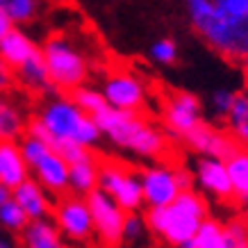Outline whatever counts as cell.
Returning <instances> with one entry per match:
<instances>
[{
	"label": "cell",
	"instance_id": "cell-1",
	"mask_svg": "<svg viewBox=\"0 0 248 248\" xmlns=\"http://www.w3.org/2000/svg\"><path fill=\"white\" fill-rule=\"evenodd\" d=\"M93 121H96L100 135L107 137L109 143H114L121 151L135 153L137 157H146V159L162 157L166 148H169L162 130L151 125L137 112L114 109V107L107 105L98 114H93Z\"/></svg>",
	"mask_w": 248,
	"mask_h": 248
},
{
	"label": "cell",
	"instance_id": "cell-2",
	"mask_svg": "<svg viewBox=\"0 0 248 248\" xmlns=\"http://www.w3.org/2000/svg\"><path fill=\"white\" fill-rule=\"evenodd\" d=\"M191 23L196 32L230 62H241L248 53V14L226 16L221 14L212 0H187Z\"/></svg>",
	"mask_w": 248,
	"mask_h": 248
},
{
	"label": "cell",
	"instance_id": "cell-3",
	"mask_svg": "<svg viewBox=\"0 0 248 248\" xmlns=\"http://www.w3.org/2000/svg\"><path fill=\"white\" fill-rule=\"evenodd\" d=\"M207 218V201L196 189L180 191L173 203L164 207H148L146 223L153 234L171 244L173 248L180 246L182 241L194 239L198 226Z\"/></svg>",
	"mask_w": 248,
	"mask_h": 248
},
{
	"label": "cell",
	"instance_id": "cell-4",
	"mask_svg": "<svg viewBox=\"0 0 248 248\" xmlns=\"http://www.w3.org/2000/svg\"><path fill=\"white\" fill-rule=\"evenodd\" d=\"M37 119L50 135V146L57 141H73L84 148H93L103 137L93 116L84 114L71 98H50L39 109Z\"/></svg>",
	"mask_w": 248,
	"mask_h": 248
},
{
	"label": "cell",
	"instance_id": "cell-5",
	"mask_svg": "<svg viewBox=\"0 0 248 248\" xmlns=\"http://www.w3.org/2000/svg\"><path fill=\"white\" fill-rule=\"evenodd\" d=\"M44 55L46 68H48V76L53 87L62 91H73L78 87H82L89 73L87 60L84 55L78 50L73 44H68L66 39L53 37L46 41V46L41 48Z\"/></svg>",
	"mask_w": 248,
	"mask_h": 248
},
{
	"label": "cell",
	"instance_id": "cell-6",
	"mask_svg": "<svg viewBox=\"0 0 248 248\" xmlns=\"http://www.w3.org/2000/svg\"><path fill=\"white\" fill-rule=\"evenodd\" d=\"M50 217H53L50 221L55 223L57 232L64 237V241L82 244L93 237V221H91V212L84 196L64 194L53 205Z\"/></svg>",
	"mask_w": 248,
	"mask_h": 248
},
{
	"label": "cell",
	"instance_id": "cell-7",
	"mask_svg": "<svg viewBox=\"0 0 248 248\" xmlns=\"http://www.w3.org/2000/svg\"><path fill=\"white\" fill-rule=\"evenodd\" d=\"M98 189H103L123 212H139L143 207V194L139 173L125 166L105 162L98 173Z\"/></svg>",
	"mask_w": 248,
	"mask_h": 248
},
{
	"label": "cell",
	"instance_id": "cell-8",
	"mask_svg": "<svg viewBox=\"0 0 248 248\" xmlns=\"http://www.w3.org/2000/svg\"><path fill=\"white\" fill-rule=\"evenodd\" d=\"M87 205L91 212V221H93V234L103 241L105 246H119L121 244V230H123V221L125 214L119 205L112 201V196H107L103 189H93L91 194L84 196Z\"/></svg>",
	"mask_w": 248,
	"mask_h": 248
},
{
	"label": "cell",
	"instance_id": "cell-9",
	"mask_svg": "<svg viewBox=\"0 0 248 248\" xmlns=\"http://www.w3.org/2000/svg\"><path fill=\"white\" fill-rule=\"evenodd\" d=\"M139 182H141L143 205L148 207H164L180 194L175 169L169 164H148L139 173Z\"/></svg>",
	"mask_w": 248,
	"mask_h": 248
},
{
	"label": "cell",
	"instance_id": "cell-10",
	"mask_svg": "<svg viewBox=\"0 0 248 248\" xmlns=\"http://www.w3.org/2000/svg\"><path fill=\"white\" fill-rule=\"evenodd\" d=\"M201 114H203L201 100L189 91H173L164 103L166 130L180 139H185V135L201 123Z\"/></svg>",
	"mask_w": 248,
	"mask_h": 248
},
{
	"label": "cell",
	"instance_id": "cell-11",
	"mask_svg": "<svg viewBox=\"0 0 248 248\" xmlns=\"http://www.w3.org/2000/svg\"><path fill=\"white\" fill-rule=\"evenodd\" d=\"M103 96H105L107 105L114 109L139 112L146 103V87L137 76H132L128 71H119L105 80Z\"/></svg>",
	"mask_w": 248,
	"mask_h": 248
},
{
	"label": "cell",
	"instance_id": "cell-12",
	"mask_svg": "<svg viewBox=\"0 0 248 248\" xmlns=\"http://www.w3.org/2000/svg\"><path fill=\"white\" fill-rule=\"evenodd\" d=\"M185 141L201 157H217V159H228L237 151V146H239V143L234 141L232 135L212 128V125L203 123V121L191 132L185 135Z\"/></svg>",
	"mask_w": 248,
	"mask_h": 248
},
{
	"label": "cell",
	"instance_id": "cell-13",
	"mask_svg": "<svg viewBox=\"0 0 248 248\" xmlns=\"http://www.w3.org/2000/svg\"><path fill=\"white\" fill-rule=\"evenodd\" d=\"M194 185L201 187V191L210 194L217 201L232 198V185L226 169V159L217 157H201L194 166Z\"/></svg>",
	"mask_w": 248,
	"mask_h": 248
},
{
	"label": "cell",
	"instance_id": "cell-14",
	"mask_svg": "<svg viewBox=\"0 0 248 248\" xmlns=\"http://www.w3.org/2000/svg\"><path fill=\"white\" fill-rule=\"evenodd\" d=\"M30 175L50 196H64L68 191V162L55 148L30 166Z\"/></svg>",
	"mask_w": 248,
	"mask_h": 248
},
{
	"label": "cell",
	"instance_id": "cell-15",
	"mask_svg": "<svg viewBox=\"0 0 248 248\" xmlns=\"http://www.w3.org/2000/svg\"><path fill=\"white\" fill-rule=\"evenodd\" d=\"M12 198L21 205V210L25 212V217L30 221H39V218H48L53 212V201L50 194L39 185L34 178H25L21 185H16L12 189Z\"/></svg>",
	"mask_w": 248,
	"mask_h": 248
},
{
	"label": "cell",
	"instance_id": "cell-16",
	"mask_svg": "<svg viewBox=\"0 0 248 248\" xmlns=\"http://www.w3.org/2000/svg\"><path fill=\"white\" fill-rule=\"evenodd\" d=\"M25 178H30V166L23 157L18 141L0 139V182L7 189H14Z\"/></svg>",
	"mask_w": 248,
	"mask_h": 248
},
{
	"label": "cell",
	"instance_id": "cell-17",
	"mask_svg": "<svg viewBox=\"0 0 248 248\" xmlns=\"http://www.w3.org/2000/svg\"><path fill=\"white\" fill-rule=\"evenodd\" d=\"M39 48L30 41L28 34H23L18 30H9L5 37L0 39V60L5 62L12 71L25 64L32 55H37Z\"/></svg>",
	"mask_w": 248,
	"mask_h": 248
},
{
	"label": "cell",
	"instance_id": "cell-18",
	"mask_svg": "<svg viewBox=\"0 0 248 248\" xmlns=\"http://www.w3.org/2000/svg\"><path fill=\"white\" fill-rule=\"evenodd\" d=\"M23 248H66L64 237L57 232V228L50 218L30 221L21 232Z\"/></svg>",
	"mask_w": 248,
	"mask_h": 248
},
{
	"label": "cell",
	"instance_id": "cell-19",
	"mask_svg": "<svg viewBox=\"0 0 248 248\" xmlns=\"http://www.w3.org/2000/svg\"><path fill=\"white\" fill-rule=\"evenodd\" d=\"M98 173H100V164L93 155H87L84 159L68 164V191L78 196L91 194L93 189H98Z\"/></svg>",
	"mask_w": 248,
	"mask_h": 248
},
{
	"label": "cell",
	"instance_id": "cell-20",
	"mask_svg": "<svg viewBox=\"0 0 248 248\" xmlns=\"http://www.w3.org/2000/svg\"><path fill=\"white\" fill-rule=\"evenodd\" d=\"M16 78H18V82L25 89L37 91V93H46V91L53 89V82H50V76H48V68H46L41 50L16 68Z\"/></svg>",
	"mask_w": 248,
	"mask_h": 248
},
{
	"label": "cell",
	"instance_id": "cell-21",
	"mask_svg": "<svg viewBox=\"0 0 248 248\" xmlns=\"http://www.w3.org/2000/svg\"><path fill=\"white\" fill-rule=\"evenodd\" d=\"M226 169L232 185V198L246 203L248 201V148L237 146V151L226 159Z\"/></svg>",
	"mask_w": 248,
	"mask_h": 248
},
{
	"label": "cell",
	"instance_id": "cell-22",
	"mask_svg": "<svg viewBox=\"0 0 248 248\" xmlns=\"http://www.w3.org/2000/svg\"><path fill=\"white\" fill-rule=\"evenodd\" d=\"M25 125H28V121L23 116L21 107L14 100L0 96V139L18 141L25 135Z\"/></svg>",
	"mask_w": 248,
	"mask_h": 248
},
{
	"label": "cell",
	"instance_id": "cell-23",
	"mask_svg": "<svg viewBox=\"0 0 248 248\" xmlns=\"http://www.w3.org/2000/svg\"><path fill=\"white\" fill-rule=\"evenodd\" d=\"M226 121L234 141L248 148V93H234L232 107H230Z\"/></svg>",
	"mask_w": 248,
	"mask_h": 248
},
{
	"label": "cell",
	"instance_id": "cell-24",
	"mask_svg": "<svg viewBox=\"0 0 248 248\" xmlns=\"http://www.w3.org/2000/svg\"><path fill=\"white\" fill-rule=\"evenodd\" d=\"M196 248H232L230 239L226 234V226L217 218H203V223L198 226L194 234Z\"/></svg>",
	"mask_w": 248,
	"mask_h": 248
},
{
	"label": "cell",
	"instance_id": "cell-25",
	"mask_svg": "<svg viewBox=\"0 0 248 248\" xmlns=\"http://www.w3.org/2000/svg\"><path fill=\"white\" fill-rule=\"evenodd\" d=\"M148 232L146 217L139 212H128L121 230V244H125V248H141L148 241Z\"/></svg>",
	"mask_w": 248,
	"mask_h": 248
},
{
	"label": "cell",
	"instance_id": "cell-26",
	"mask_svg": "<svg viewBox=\"0 0 248 248\" xmlns=\"http://www.w3.org/2000/svg\"><path fill=\"white\" fill-rule=\"evenodd\" d=\"M28 223H30V218L25 217V212L21 210V205L9 196L7 201L0 205V228H2L5 232H12V234L18 232L21 234Z\"/></svg>",
	"mask_w": 248,
	"mask_h": 248
},
{
	"label": "cell",
	"instance_id": "cell-27",
	"mask_svg": "<svg viewBox=\"0 0 248 248\" xmlns=\"http://www.w3.org/2000/svg\"><path fill=\"white\" fill-rule=\"evenodd\" d=\"M71 100H73L84 114H89V116H93V114H98L103 107H107V100H105V96H103V91H96V89H91V87H84V84L71 91Z\"/></svg>",
	"mask_w": 248,
	"mask_h": 248
},
{
	"label": "cell",
	"instance_id": "cell-28",
	"mask_svg": "<svg viewBox=\"0 0 248 248\" xmlns=\"http://www.w3.org/2000/svg\"><path fill=\"white\" fill-rule=\"evenodd\" d=\"M0 12L9 21H28L34 14V0H0Z\"/></svg>",
	"mask_w": 248,
	"mask_h": 248
},
{
	"label": "cell",
	"instance_id": "cell-29",
	"mask_svg": "<svg viewBox=\"0 0 248 248\" xmlns=\"http://www.w3.org/2000/svg\"><path fill=\"white\" fill-rule=\"evenodd\" d=\"M151 57L159 64H173L175 57H178V48L171 39H159L157 44H153L151 48Z\"/></svg>",
	"mask_w": 248,
	"mask_h": 248
},
{
	"label": "cell",
	"instance_id": "cell-30",
	"mask_svg": "<svg viewBox=\"0 0 248 248\" xmlns=\"http://www.w3.org/2000/svg\"><path fill=\"white\" fill-rule=\"evenodd\" d=\"M53 148L60 153L62 157L66 159L68 164H73V162H78V159H84L87 155H91L89 148H84V146H80V143H73V141H57Z\"/></svg>",
	"mask_w": 248,
	"mask_h": 248
},
{
	"label": "cell",
	"instance_id": "cell-31",
	"mask_svg": "<svg viewBox=\"0 0 248 248\" xmlns=\"http://www.w3.org/2000/svg\"><path fill=\"white\" fill-rule=\"evenodd\" d=\"M223 226H226V234H228V239H230V244H232V248L248 241V226L244 218H230Z\"/></svg>",
	"mask_w": 248,
	"mask_h": 248
},
{
	"label": "cell",
	"instance_id": "cell-32",
	"mask_svg": "<svg viewBox=\"0 0 248 248\" xmlns=\"http://www.w3.org/2000/svg\"><path fill=\"white\" fill-rule=\"evenodd\" d=\"M232 100H234V91H230V89L217 91V93L212 96V109H214V114L226 119L228 112H230V107H232Z\"/></svg>",
	"mask_w": 248,
	"mask_h": 248
},
{
	"label": "cell",
	"instance_id": "cell-33",
	"mask_svg": "<svg viewBox=\"0 0 248 248\" xmlns=\"http://www.w3.org/2000/svg\"><path fill=\"white\" fill-rule=\"evenodd\" d=\"M175 180H178L180 191L194 189V173L189 171V169H175Z\"/></svg>",
	"mask_w": 248,
	"mask_h": 248
},
{
	"label": "cell",
	"instance_id": "cell-34",
	"mask_svg": "<svg viewBox=\"0 0 248 248\" xmlns=\"http://www.w3.org/2000/svg\"><path fill=\"white\" fill-rule=\"evenodd\" d=\"M12 84V68L0 60V91H5Z\"/></svg>",
	"mask_w": 248,
	"mask_h": 248
},
{
	"label": "cell",
	"instance_id": "cell-35",
	"mask_svg": "<svg viewBox=\"0 0 248 248\" xmlns=\"http://www.w3.org/2000/svg\"><path fill=\"white\" fill-rule=\"evenodd\" d=\"M9 30H12V21H9L7 16H5L2 12H0V39L5 37V34H7Z\"/></svg>",
	"mask_w": 248,
	"mask_h": 248
},
{
	"label": "cell",
	"instance_id": "cell-36",
	"mask_svg": "<svg viewBox=\"0 0 248 248\" xmlns=\"http://www.w3.org/2000/svg\"><path fill=\"white\" fill-rule=\"evenodd\" d=\"M9 196H12V189H7L5 185H2V182H0V205L5 203V201L9 198Z\"/></svg>",
	"mask_w": 248,
	"mask_h": 248
},
{
	"label": "cell",
	"instance_id": "cell-37",
	"mask_svg": "<svg viewBox=\"0 0 248 248\" xmlns=\"http://www.w3.org/2000/svg\"><path fill=\"white\" fill-rule=\"evenodd\" d=\"M175 248H196V244H194V239H187V241H182L180 246H175Z\"/></svg>",
	"mask_w": 248,
	"mask_h": 248
},
{
	"label": "cell",
	"instance_id": "cell-38",
	"mask_svg": "<svg viewBox=\"0 0 248 248\" xmlns=\"http://www.w3.org/2000/svg\"><path fill=\"white\" fill-rule=\"evenodd\" d=\"M241 66H244V73H246V78H248V53H246V57L241 60Z\"/></svg>",
	"mask_w": 248,
	"mask_h": 248
},
{
	"label": "cell",
	"instance_id": "cell-39",
	"mask_svg": "<svg viewBox=\"0 0 248 248\" xmlns=\"http://www.w3.org/2000/svg\"><path fill=\"white\" fill-rule=\"evenodd\" d=\"M241 218L246 221V226H248V201H246V203H244V217H241Z\"/></svg>",
	"mask_w": 248,
	"mask_h": 248
},
{
	"label": "cell",
	"instance_id": "cell-40",
	"mask_svg": "<svg viewBox=\"0 0 248 248\" xmlns=\"http://www.w3.org/2000/svg\"><path fill=\"white\" fill-rule=\"evenodd\" d=\"M5 237H7V232H5V230H2V228H0V244H2V241H5Z\"/></svg>",
	"mask_w": 248,
	"mask_h": 248
},
{
	"label": "cell",
	"instance_id": "cell-41",
	"mask_svg": "<svg viewBox=\"0 0 248 248\" xmlns=\"http://www.w3.org/2000/svg\"><path fill=\"white\" fill-rule=\"evenodd\" d=\"M234 248H248V241L246 244H239V246H234Z\"/></svg>",
	"mask_w": 248,
	"mask_h": 248
}]
</instances>
